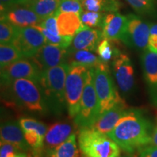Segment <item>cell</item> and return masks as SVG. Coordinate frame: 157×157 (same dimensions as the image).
<instances>
[{
	"label": "cell",
	"mask_w": 157,
	"mask_h": 157,
	"mask_svg": "<svg viewBox=\"0 0 157 157\" xmlns=\"http://www.w3.org/2000/svg\"><path fill=\"white\" fill-rule=\"evenodd\" d=\"M150 36V25L134 14L127 15V23L120 40L129 48L146 50Z\"/></svg>",
	"instance_id": "cell-8"
},
{
	"label": "cell",
	"mask_w": 157,
	"mask_h": 157,
	"mask_svg": "<svg viewBox=\"0 0 157 157\" xmlns=\"http://www.w3.org/2000/svg\"><path fill=\"white\" fill-rule=\"evenodd\" d=\"M78 148L82 157H119L120 147L103 134L92 128L79 129Z\"/></svg>",
	"instance_id": "cell-4"
},
{
	"label": "cell",
	"mask_w": 157,
	"mask_h": 157,
	"mask_svg": "<svg viewBox=\"0 0 157 157\" xmlns=\"http://www.w3.org/2000/svg\"><path fill=\"white\" fill-rule=\"evenodd\" d=\"M128 110L125 102L121 101L100 116L90 128L107 135L114 128L119 121L127 113Z\"/></svg>",
	"instance_id": "cell-17"
},
{
	"label": "cell",
	"mask_w": 157,
	"mask_h": 157,
	"mask_svg": "<svg viewBox=\"0 0 157 157\" xmlns=\"http://www.w3.org/2000/svg\"><path fill=\"white\" fill-rule=\"evenodd\" d=\"M94 84L99 101V117L117 103L123 101L110 75L107 64L95 68Z\"/></svg>",
	"instance_id": "cell-6"
},
{
	"label": "cell",
	"mask_w": 157,
	"mask_h": 157,
	"mask_svg": "<svg viewBox=\"0 0 157 157\" xmlns=\"http://www.w3.org/2000/svg\"><path fill=\"white\" fill-rule=\"evenodd\" d=\"M0 135L1 141L10 143L22 151L32 154V150L25 140L24 132L19 122L7 121L2 124Z\"/></svg>",
	"instance_id": "cell-18"
},
{
	"label": "cell",
	"mask_w": 157,
	"mask_h": 157,
	"mask_svg": "<svg viewBox=\"0 0 157 157\" xmlns=\"http://www.w3.org/2000/svg\"><path fill=\"white\" fill-rule=\"evenodd\" d=\"M67 63L69 66L72 65H80L87 67V68H98L103 66L107 64L104 63L99 58L93 53L92 51L89 50H68Z\"/></svg>",
	"instance_id": "cell-21"
},
{
	"label": "cell",
	"mask_w": 157,
	"mask_h": 157,
	"mask_svg": "<svg viewBox=\"0 0 157 157\" xmlns=\"http://www.w3.org/2000/svg\"><path fill=\"white\" fill-rule=\"evenodd\" d=\"M135 12L142 15H154L156 13V0H126Z\"/></svg>",
	"instance_id": "cell-27"
},
{
	"label": "cell",
	"mask_w": 157,
	"mask_h": 157,
	"mask_svg": "<svg viewBox=\"0 0 157 157\" xmlns=\"http://www.w3.org/2000/svg\"><path fill=\"white\" fill-rule=\"evenodd\" d=\"M137 157H157V146H146L137 151Z\"/></svg>",
	"instance_id": "cell-35"
},
{
	"label": "cell",
	"mask_w": 157,
	"mask_h": 157,
	"mask_svg": "<svg viewBox=\"0 0 157 157\" xmlns=\"http://www.w3.org/2000/svg\"><path fill=\"white\" fill-rule=\"evenodd\" d=\"M57 15V24L59 34L73 38L84 25L82 22L81 14L75 13H61Z\"/></svg>",
	"instance_id": "cell-20"
},
{
	"label": "cell",
	"mask_w": 157,
	"mask_h": 157,
	"mask_svg": "<svg viewBox=\"0 0 157 157\" xmlns=\"http://www.w3.org/2000/svg\"><path fill=\"white\" fill-rule=\"evenodd\" d=\"M19 124L23 132L27 130H35L43 137L45 136L48 129L44 123L30 118H21L19 120Z\"/></svg>",
	"instance_id": "cell-30"
},
{
	"label": "cell",
	"mask_w": 157,
	"mask_h": 157,
	"mask_svg": "<svg viewBox=\"0 0 157 157\" xmlns=\"http://www.w3.org/2000/svg\"><path fill=\"white\" fill-rule=\"evenodd\" d=\"M23 58L24 57L22 53L13 44H1L0 46L1 68Z\"/></svg>",
	"instance_id": "cell-25"
},
{
	"label": "cell",
	"mask_w": 157,
	"mask_h": 157,
	"mask_svg": "<svg viewBox=\"0 0 157 157\" xmlns=\"http://www.w3.org/2000/svg\"><path fill=\"white\" fill-rule=\"evenodd\" d=\"M83 12L82 4L78 0H62L59 8L55 14L61 13H75L82 14Z\"/></svg>",
	"instance_id": "cell-32"
},
{
	"label": "cell",
	"mask_w": 157,
	"mask_h": 157,
	"mask_svg": "<svg viewBox=\"0 0 157 157\" xmlns=\"http://www.w3.org/2000/svg\"><path fill=\"white\" fill-rule=\"evenodd\" d=\"M103 15L101 13L98 12L85 11L81 14L82 22L84 25L90 27V28H95V27L102 25L103 22Z\"/></svg>",
	"instance_id": "cell-31"
},
{
	"label": "cell",
	"mask_w": 157,
	"mask_h": 157,
	"mask_svg": "<svg viewBox=\"0 0 157 157\" xmlns=\"http://www.w3.org/2000/svg\"><path fill=\"white\" fill-rule=\"evenodd\" d=\"M144 79L152 103L157 106V53L149 50L141 58Z\"/></svg>",
	"instance_id": "cell-15"
},
{
	"label": "cell",
	"mask_w": 157,
	"mask_h": 157,
	"mask_svg": "<svg viewBox=\"0 0 157 157\" xmlns=\"http://www.w3.org/2000/svg\"><path fill=\"white\" fill-rule=\"evenodd\" d=\"M1 20L7 21L19 28L38 25L42 19L27 5H17L4 13H1Z\"/></svg>",
	"instance_id": "cell-14"
},
{
	"label": "cell",
	"mask_w": 157,
	"mask_h": 157,
	"mask_svg": "<svg viewBox=\"0 0 157 157\" xmlns=\"http://www.w3.org/2000/svg\"><path fill=\"white\" fill-rule=\"evenodd\" d=\"M113 73L119 89L124 94L132 91L135 85L134 68L130 59L120 52L113 59Z\"/></svg>",
	"instance_id": "cell-11"
},
{
	"label": "cell",
	"mask_w": 157,
	"mask_h": 157,
	"mask_svg": "<svg viewBox=\"0 0 157 157\" xmlns=\"http://www.w3.org/2000/svg\"><path fill=\"white\" fill-rule=\"evenodd\" d=\"M126 23L127 15H121L119 12L105 15L101 25L103 38L111 41L120 39Z\"/></svg>",
	"instance_id": "cell-19"
},
{
	"label": "cell",
	"mask_w": 157,
	"mask_h": 157,
	"mask_svg": "<svg viewBox=\"0 0 157 157\" xmlns=\"http://www.w3.org/2000/svg\"><path fill=\"white\" fill-rule=\"evenodd\" d=\"M122 157H131V156H122Z\"/></svg>",
	"instance_id": "cell-41"
},
{
	"label": "cell",
	"mask_w": 157,
	"mask_h": 157,
	"mask_svg": "<svg viewBox=\"0 0 157 157\" xmlns=\"http://www.w3.org/2000/svg\"><path fill=\"white\" fill-rule=\"evenodd\" d=\"M78 129L76 124L58 121L49 127L44 139V154L48 155L53 149L65 142Z\"/></svg>",
	"instance_id": "cell-13"
},
{
	"label": "cell",
	"mask_w": 157,
	"mask_h": 157,
	"mask_svg": "<svg viewBox=\"0 0 157 157\" xmlns=\"http://www.w3.org/2000/svg\"><path fill=\"white\" fill-rule=\"evenodd\" d=\"M24 58H31L47 44L42 31L34 26L20 28L16 38L12 43Z\"/></svg>",
	"instance_id": "cell-10"
},
{
	"label": "cell",
	"mask_w": 157,
	"mask_h": 157,
	"mask_svg": "<svg viewBox=\"0 0 157 157\" xmlns=\"http://www.w3.org/2000/svg\"><path fill=\"white\" fill-rule=\"evenodd\" d=\"M1 13H4L7 10L17 5V0H0Z\"/></svg>",
	"instance_id": "cell-37"
},
{
	"label": "cell",
	"mask_w": 157,
	"mask_h": 157,
	"mask_svg": "<svg viewBox=\"0 0 157 157\" xmlns=\"http://www.w3.org/2000/svg\"><path fill=\"white\" fill-rule=\"evenodd\" d=\"M42 71L31 59H21L1 68L2 85L7 87L18 78H28L40 84Z\"/></svg>",
	"instance_id": "cell-9"
},
{
	"label": "cell",
	"mask_w": 157,
	"mask_h": 157,
	"mask_svg": "<svg viewBox=\"0 0 157 157\" xmlns=\"http://www.w3.org/2000/svg\"><path fill=\"white\" fill-rule=\"evenodd\" d=\"M36 27L42 31V33L44 35L45 39H46L47 44H51L57 45V46H60L61 48L68 49L71 44L72 39L73 38H70V37H65L62 36L60 35H54L51 33L49 32L46 29L42 28V27L39 26V25H35Z\"/></svg>",
	"instance_id": "cell-29"
},
{
	"label": "cell",
	"mask_w": 157,
	"mask_h": 157,
	"mask_svg": "<svg viewBox=\"0 0 157 157\" xmlns=\"http://www.w3.org/2000/svg\"><path fill=\"white\" fill-rule=\"evenodd\" d=\"M7 87L17 105L32 113L44 114L49 108L41 84L28 78H18Z\"/></svg>",
	"instance_id": "cell-3"
},
{
	"label": "cell",
	"mask_w": 157,
	"mask_h": 157,
	"mask_svg": "<svg viewBox=\"0 0 157 157\" xmlns=\"http://www.w3.org/2000/svg\"><path fill=\"white\" fill-rule=\"evenodd\" d=\"M70 66L67 63L49 68L42 72V88L49 111L56 116L67 110L66 100V78Z\"/></svg>",
	"instance_id": "cell-2"
},
{
	"label": "cell",
	"mask_w": 157,
	"mask_h": 157,
	"mask_svg": "<svg viewBox=\"0 0 157 157\" xmlns=\"http://www.w3.org/2000/svg\"><path fill=\"white\" fill-rule=\"evenodd\" d=\"M39 25L46 29L51 34L60 35L58 29V24H57V15L56 14L50 15V16L42 20V21Z\"/></svg>",
	"instance_id": "cell-33"
},
{
	"label": "cell",
	"mask_w": 157,
	"mask_h": 157,
	"mask_svg": "<svg viewBox=\"0 0 157 157\" xmlns=\"http://www.w3.org/2000/svg\"><path fill=\"white\" fill-rule=\"evenodd\" d=\"M148 49L157 53V24L150 25V36Z\"/></svg>",
	"instance_id": "cell-34"
},
{
	"label": "cell",
	"mask_w": 157,
	"mask_h": 157,
	"mask_svg": "<svg viewBox=\"0 0 157 157\" xmlns=\"http://www.w3.org/2000/svg\"><path fill=\"white\" fill-rule=\"evenodd\" d=\"M83 8L87 11H107L110 13L118 12L120 2L119 0H83L82 2Z\"/></svg>",
	"instance_id": "cell-24"
},
{
	"label": "cell",
	"mask_w": 157,
	"mask_h": 157,
	"mask_svg": "<svg viewBox=\"0 0 157 157\" xmlns=\"http://www.w3.org/2000/svg\"><path fill=\"white\" fill-rule=\"evenodd\" d=\"M153 131L152 123L142 111L129 109L107 135L121 149L129 154H133L151 144Z\"/></svg>",
	"instance_id": "cell-1"
},
{
	"label": "cell",
	"mask_w": 157,
	"mask_h": 157,
	"mask_svg": "<svg viewBox=\"0 0 157 157\" xmlns=\"http://www.w3.org/2000/svg\"><path fill=\"white\" fill-rule=\"evenodd\" d=\"M78 1H83V0H78Z\"/></svg>",
	"instance_id": "cell-42"
},
{
	"label": "cell",
	"mask_w": 157,
	"mask_h": 157,
	"mask_svg": "<svg viewBox=\"0 0 157 157\" xmlns=\"http://www.w3.org/2000/svg\"><path fill=\"white\" fill-rule=\"evenodd\" d=\"M95 68L88 69L79 110L74 121L79 129L90 128L99 117V101L94 84Z\"/></svg>",
	"instance_id": "cell-5"
},
{
	"label": "cell",
	"mask_w": 157,
	"mask_h": 157,
	"mask_svg": "<svg viewBox=\"0 0 157 157\" xmlns=\"http://www.w3.org/2000/svg\"><path fill=\"white\" fill-rule=\"evenodd\" d=\"M19 27L8 21L1 20L0 23V42L1 44H12L16 38Z\"/></svg>",
	"instance_id": "cell-28"
},
{
	"label": "cell",
	"mask_w": 157,
	"mask_h": 157,
	"mask_svg": "<svg viewBox=\"0 0 157 157\" xmlns=\"http://www.w3.org/2000/svg\"><path fill=\"white\" fill-rule=\"evenodd\" d=\"M48 157H82L76 142V133L48 154Z\"/></svg>",
	"instance_id": "cell-22"
},
{
	"label": "cell",
	"mask_w": 157,
	"mask_h": 157,
	"mask_svg": "<svg viewBox=\"0 0 157 157\" xmlns=\"http://www.w3.org/2000/svg\"><path fill=\"white\" fill-rule=\"evenodd\" d=\"M111 40L106 38H103L98 44L96 52L99 58L104 63L110 61L112 59H114L116 56L120 53V51L111 44Z\"/></svg>",
	"instance_id": "cell-26"
},
{
	"label": "cell",
	"mask_w": 157,
	"mask_h": 157,
	"mask_svg": "<svg viewBox=\"0 0 157 157\" xmlns=\"http://www.w3.org/2000/svg\"><path fill=\"white\" fill-rule=\"evenodd\" d=\"M32 1L33 0H17V5H27Z\"/></svg>",
	"instance_id": "cell-40"
},
{
	"label": "cell",
	"mask_w": 157,
	"mask_h": 157,
	"mask_svg": "<svg viewBox=\"0 0 157 157\" xmlns=\"http://www.w3.org/2000/svg\"><path fill=\"white\" fill-rule=\"evenodd\" d=\"M89 68L80 65L70 66L66 78V107L69 116L74 118L79 110Z\"/></svg>",
	"instance_id": "cell-7"
},
{
	"label": "cell",
	"mask_w": 157,
	"mask_h": 157,
	"mask_svg": "<svg viewBox=\"0 0 157 157\" xmlns=\"http://www.w3.org/2000/svg\"><path fill=\"white\" fill-rule=\"evenodd\" d=\"M17 151L21 150L13 146V145L10 144V143L1 141V144H0V157H7L11 153Z\"/></svg>",
	"instance_id": "cell-36"
},
{
	"label": "cell",
	"mask_w": 157,
	"mask_h": 157,
	"mask_svg": "<svg viewBox=\"0 0 157 157\" xmlns=\"http://www.w3.org/2000/svg\"><path fill=\"white\" fill-rule=\"evenodd\" d=\"M62 0H33L27 6L44 20L54 15L59 8Z\"/></svg>",
	"instance_id": "cell-23"
},
{
	"label": "cell",
	"mask_w": 157,
	"mask_h": 157,
	"mask_svg": "<svg viewBox=\"0 0 157 157\" xmlns=\"http://www.w3.org/2000/svg\"><path fill=\"white\" fill-rule=\"evenodd\" d=\"M103 35L102 31L84 26L73 37L71 44L68 48L69 51L89 50L94 52L101 42Z\"/></svg>",
	"instance_id": "cell-16"
},
{
	"label": "cell",
	"mask_w": 157,
	"mask_h": 157,
	"mask_svg": "<svg viewBox=\"0 0 157 157\" xmlns=\"http://www.w3.org/2000/svg\"><path fill=\"white\" fill-rule=\"evenodd\" d=\"M68 49L57 45L46 44L31 59L42 71L67 63Z\"/></svg>",
	"instance_id": "cell-12"
},
{
	"label": "cell",
	"mask_w": 157,
	"mask_h": 157,
	"mask_svg": "<svg viewBox=\"0 0 157 157\" xmlns=\"http://www.w3.org/2000/svg\"><path fill=\"white\" fill-rule=\"evenodd\" d=\"M7 157H34L32 154L22 151H17L11 153Z\"/></svg>",
	"instance_id": "cell-38"
},
{
	"label": "cell",
	"mask_w": 157,
	"mask_h": 157,
	"mask_svg": "<svg viewBox=\"0 0 157 157\" xmlns=\"http://www.w3.org/2000/svg\"><path fill=\"white\" fill-rule=\"evenodd\" d=\"M151 145L157 146V122H156V126H155V127L154 128V131H153Z\"/></svg>",
	"instance_id": "cell-39"
}]
</instances>
